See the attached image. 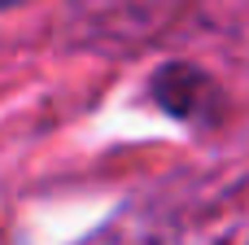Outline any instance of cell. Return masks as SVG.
<instances>
[{
	"mask_svg": "<svg viewBox=\"0 0 249 245\" xmlns=\"http://www.w3.org/2000/svg\"><path fill=\"white\" fill-rule=\"evenodd\" d=\"M153 96H158V105H162L166 114H175V118H197V114L210 110L214 88H210V79H206L197 66H162V75L153 79Z\"/></svg>",
	"mask_w": 249,
	"mask_h": 245,
	"instance_id": "6da1fadb",
	"label": "cell"
},
{
	"mask_svg": "<svg viewBox=\"0 0 249 245\" xmlns=\"http://www.w3.org/2000/svg\"><path fill=\"white\" fill-rule=\"evenodd\" d=\"M4 4H18V0H0V9H4Z\"/></svg>",
	"mask_w": 249,
	"mask_h": 245,
	"instance_id": "7a4b0ae2",
	"label": "cell"
},
{
	"mask_svg": "<svg viewBox=\"0 0 249 245\" xmlns=\"http://www.w3.org/2000/svg\"><path fill=\"white\" fill-rule=\"evenodd\" d=\"M0 245H9V241H4V232H0Z\"/></svg>",
	"mask_w": 249,
	"mask_h": 245,
	"instance_id": "3957f363",
	"label": "cell"
}]
</instances>
